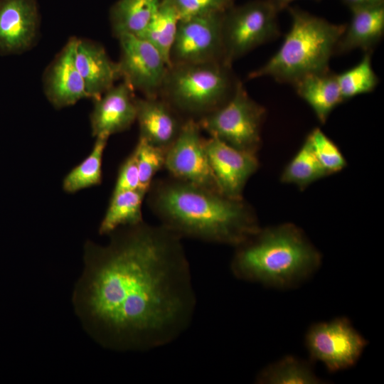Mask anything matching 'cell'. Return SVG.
<instances>
[{
	"instance_id": "cell-1",
	"label": "cell",
	"mask_w": 384,
	"mask_h": 384,
	"mask_svg": "<svg viewBox=\"0 0 384 384\" xmlns=\"http://www.w3.org/2000/svg\"><path fill=\"white\" fill-rule=\"evenodd\" d=\"M88 241L73 296L93 336L115 350L145 351L178 338L196 306L189 263L178 235L144 221Z\"/></svg>"
},
{
	"instance_id": "cell-2",
	"label": "cell",
	"mask_w": 384,
	"mask_h": 384,
	"mask_svg": "<svg viewBox=\"0 0 384 384\" xmlns=\"http://www.w3.org/2000/svg\"><path fill=\"white\" fill-rule=\"evenodd\" d=\"M146 198L160 224L181 238L236 247L261 228L244 198H230L171 176L154 179Z\"/></svg>"
},
{
	"instance_id": "cell-3",
	"label": "cell",
	"mask_w": 384,
	"mask_h": 384,
	"mask_svg": "<svg viewBox=\"0 0 384 384\" xmlns=\"http://www.w3.org/2000/svg\"><path fill=\"white\" fill-rule=\"evenodd\" d=\"M235 247L230 269L238 279L277 289L301 284L321 262L319 251L290 223L260 228Z\"/></svg>"
},
{
	"instance_id": "cell-4",
	"label": "cell",
	"mask_w": 384,
	"mask_h": 384,
	"mask_svg": "<svg viewBox=\"0 0 384 384\" xmlns=\"http://www.w3.org/2000/svg\"><path fill=\"white\" fill-rule=\"evenodd\" d=\"M291 27L278 50L248 80L270 77L292 85L311 73L329 70V61L346 24H336L297 6H288Z\"/></svg>"
},
{
	"instance_id": "cell-5",
	"label": "cell",
	"mask_w": 384,
	"mask_h": 384,
	"mask_svg": "<svg viewBox=\"0 0 384 384\" xmlns=\"http://www.w3.org/2000/svg\"><path fill=\"white\" fill-rule=\"evenodd\" d=\"M238 80L224 62L171 65L159 97L185 119L198 120L224 105Z\"/></svg>"
},
{
	"instance_id": "cell-6",
	"label": "cell",
	"mask_w": 384,
	"mask_h": 384,
	"mask_svg": "<svg viewBox=\"0 0 384 384\" xmlns=\"http://www.w3.org/2000/svg\"><path fill=\"white\" fill-rule=\"evenodd\" d=\"M266 114L265 108L249 95L238 80L230 98L197 122L209 137L238 150L257 154Z\"/></svg>"
},
{
	"instance_id": "cell-7",
	"label": "cell",
	"mask_w": 384,
	"mask_h": 384,
	"mask_svg": "<svg viewBox=\"0 0 384 384\" xmlns=\"http://www.w3.org/2000/svg\"><path fill=\"white\" fill-rule=\"evenodd\" d=\"M273 0H251L224 13L222 26L223 61L233 62L281 35Z\"/></svg>"
},
{
	"instance_id": "cell-8",
	"label": "cell",
	"mask_w": 384,
	"mask_h": 384,
	"mask_svg": "<svg viewBox=\"0 0 384 384\" xmlns=\"http://www.w3.org/2000/svg\"><path fill=\"white\" fill-rule=\"evenodd\" d=\"M368 341L343 316L312 324L305 336V345L312 361L324 363L330 372L353 367Z\"/></svg>"
},
{
	"instance_id": "cell-9",
	"label": "cell",
	"mask_w": 384,
	"mask_h": 384,
	"mask_svg": "<svg viewBox=\"0 0 384 384\" xmlns=\"http://www.w3.org/2000/svg\"><path fill=\"white\" fill-rule=\"evenodd\" d=\"M201 132L197 120L186 119L178 136L167 149L164 169L174 178L220 193Z\"/></svg>"
},
{
	"instance_id": "cell-10",
	"label": "cell",
	"mask_w": 384,
	"mask_h": 384,
	"mask_svg": "<svg viewBox=\"0 0 384 384\" xmlns=\"http://www.w3.org/2000/svg\"><path fill=\"white\" fill-rule=\"evenodd\" d=\"M224 13L181 19L170 53V65L224 62Z\"/></svg>"
},
{
	"instance_id": "cell-11",
	"label": "cell",
	"mask_w": 384,
	"mask_h": 384,
	"mask_svg": "<svg viewBox=\"0 0 384 384\" xmlns=\"http://www.w3.org/2000/svg\"><path fill=\"white\" fill-rule=\"evenodd\" d=\"M117 39L120 78L144 97H159L169 68L163 56L140 37L124 34Z\"/></svg>"
},
{
	"instance_id": "cell-12",
	"label": "cell",
	"mask_w": 384,
	"mask_h": 384,
	"mask_svg": "<svg viewBox=\"0 0 384 384\" xmlns=\"http://www.w3.org/2000/svg\"><path fill=\"white\" fill-rule=\"evenodd\" d=\"M40 26L37 0H0V55L21 54L33 48Z\"/></svg>"
},
{
	"instance_id": "cell-13",
	"label": "cell",
	"mask_w": 384,
	"mask_h": 384,
	"mask_svg": "<svg viewBox=\"0 0 384 384\" xmlns=\"http://www.w3.org/2000/svg\"><path fill=\"white\" fill-rule=\"evenodd\" d=\"M205 148L220 193L233 199H243L247 182L257 171V154L233 148L219 139L205 138Z\"/></svg>"
},
{
	"instance_id": "cell-14",
	"label": "cell",
	"mask_w": 384,
	"mask_h": 384,
	"mask_svg": "<svg viewBox=\"0 0 384 384\" xmlns=\"http://www.w3.org/2000/svg\"><path fill=\"white\" fill-rule=\"evenodd\" d=\"M77 37H70L43 74V90L56 109L89 98L75 60Z\"/></svg>"
},
{
	"instance_id": "cell-15",
	"label": "cell",
	"mask_w": 384,
	"mask_h": 384,
	"mask_svg": "<svg viewBox=\"0 0 384 384\" xmlns=\"http://www.w3.org/2000/svg\"><path fill=\"white\" fill-rule=\"evenodd\" d=\"M134 92L122 80L93 100V108L90 115L93 137H110L131 127L137 117V96Z\"/></svg>"
},
{
	"instance_id": "cell-16",
	"label": "cell",
	"mask_w": 384,
	"mask_h": 384,
	"mask_svg": "<svg viewBox=\"0 0 384 384\" xmlns=\"http://www.w3.org/2000/svg\"><path fill=\"white\" fill-rule=\"evenodd\" d=\"M136 106L139 137L167 150L186 119L160 97H137Z\"/></svg>"
},
{
	"instance_id": "cell-17",
	"label": "cell",
	"mask_w": 384,
	"mask_h": 384,
	"mask_svg": "<svg viewBox=\"0 0 384 384\" xmlns=\"http://www.w3.org/2000/svg\"><path fill=\"white\" fill-rule=\"evenodd\" d=\"M75 64L90 99L95 100L120 79L117 63L109 57L105 48L87 38H77Z\"/></svg>"
},
{
	"instance_id": "cell-18",
	"label": "cell",
	"mask_w": 384,
	"mask_h": 384,
	"mask_svg": "<svg viewBox=\"0 0 384 384\" xmlns=\"http://www.w3.org/2000/svg\"><path fill=\"white\" fill-rule=\"evenodd\" d=\"M350 10V21L336 43L334 55L355 49L372 53L384 33V4Z\"/></svg>"
},
{
	"instance_id": "cell-19",
	"label": "cell",
	"mask_w": 384,
	"mask_h": 384,
	"mask_svg": "<svg viewBox=\"0 0 384 384\" xmlns=\"http://www.w3.org/2000/svg\"><path fill=\"white\" fill-rule=\"evenodd\" d=\"M297 94L311 108L321 124L343 101L336 79L330 69L306 75L292 84Z\"/></svg>"
},
{
	"instance_id": "cell-20",
	"label": "cell",
	"mask_w": 384,
	"mask_h": 384,
	"mask_svg": "<svg viewBox=\"0 0 384 384\" xmlns=\"http://www.w3.org/2000/svg\"><path fill=\"white\" fill-rule=\"evenodd\" d=\"M162 0H117L111 6L109 18L117 38L124 34L139 36L158 11Z\"/></svg>"
},
{
	"instance_id": "cell-21",
	"label": "cell",
	"mask_w": 384,
	"mask_h": 384,
	"mask_svg": "<svg viewBox=\"0 0 384 384\" xmlns=\"http://www.w3.org/2000/svg\"><path fill=\"white\" fill-rule=\"evenodd\" d=\"M147 192L138 189L112 193L109 206L99 228L100 235L144 221L142 204Z\"/></svg>"
},
{
	"instance_id": "cell-22",
	"label": "cell",
	"mask_w": 384,
	"mask_h": 384,
	"mask_svg": "<svg viewBox=\"0 0 384 384\" xmlns=\"http://www.w3.org/2000/svg\"><path fill=\"white\" fill-rule=\"evenodd\" d=\"M181 18L174 6L165 0L146 28L138 37L150 43L163 56L169 66L170 53Z\"/></svg>"
},
{
	"instance_id": "cell-23",
	"label": "cell",
	"mask_w": 384,
	"mask_h": 384,
	"mask_svg": "<svg viewBox=\"0 0 384 384\" xmlns=\"http://www.w3.org/2000/svg\"><path fill=\"white\" fill-rule=\"evenodd\" d=\"M260 384H319L324 380L314 373L311 365L292 356H287L268 365L257 375Z\"/></svg>"
},
{
	"instance_id": "cell-24",
	"label": "cell",
	"mask_w": 384,
	"mask_h": 384,
	"mask_svg": "<svg viewBox=\"0 0 384 384\" xmlns=\"http://www.w3.org/2000/svg\"><path fill=\"white\" fill-rule=\"evenodd\" d=\"M108 139L105 136L95 137L90 154L65 176L63 181L65 192L74 193L101 183L102 157Z\"/></svg>"
},
{
	"instance_id": "cell-25",
	"label": "cell",
	"mask_w": 384,
	"mask_h": 384,
	"mask_svg": "<svg viewBox=\"0 0 384 384\" xmlns=\"http://www.w3.org/2000/svg\"><path fill=\"white\" fill-rule=\"evenodd\" d=\"M328 174L316 159L307 138L283 169L280 181L303 190Z\"/></svg>"
},
{
	"instance_id": "cell-26",
	"label": "cell",
	"mask_w": 384,
	"mask_h": 384,
	"mask_svg": "<svg viewBox=\"0 0 384 384\" xmlns=\"http://www.w3.org/2000/svg\"><path fill=\"white\" fill-rule=\"evenodd\" d=\"M372 53H364L361 60L352 68L336 73V79L343 101L373 92L379 78L372 66Z\"/></svg>"
},
{
	"instance_id": "cell-27",
	"label": "cell",
	"mask_w": 384,
	"mask_h": 384,
	"mask_svg": "<svg viewBox=\"0 0 384 384\" xmlns=\"http://www.w3.org/2000/svg\"><path fill=\"white\" fill-rule=\"evenodd\" d=\"M167 150L139 137L133 150L139 171L140 188L148 191L154 176L164 168Z\"/></svg>"
},
{
	"instance_id": "cell-28",
	"label": "cell",
	"mask_w": 384,
	"mask_h": 384,
	"mask_svg": "<svg viewBox=\"0 0 384 384\" xmlns=\"http://www.w3.org/2000/svg\"><path fill=\"white\" fill-rule=\"evenodd\" d=\"M311 147L321 166L328 176L342 171L347 161L337 145L319 128H315L307 135Z\"/></svg>"
},
{
	"instance_id": "cell-29",
	"label": "cell",
	"mask_w": 384,
	"mask_h": 384,
	"mask_svg": "<svg viewBox=\"0 0 384 384\" xmlns=\"http://www.w3.org/2000/svg\"><path fill=\"white\" fill-rule=\"evenodd\" d=\"M178 12L180 18L224 13L235 5V0H165Z\"/></svg>"
},
{
	"instance_id": "cell-30",
	"label": "cell",
	"mask_w": 384,
	"mask_h": 384,
	"mask_svg": "<svg viewBox=\"0 0 384 384\" xmlns=\"http://www.w3.org/2000/svg\"><path fill=\"white\" fill-rule=\"evenodd\" d=\"M138 189L142 190L140 188L137 164L132 151L119 169L112 193Z\"/></svg>"
},
{
	"instance_id": "cell-31",
	"label": "cell",
	"mask_w": 384,
	"mask_h": 384,
	"mask_svg": "<svg viewBox=\"0 0 384 384\" xmlns=\"http://www.w3.org/2000/svg\"><path fill=\"white\" fill-rule=\"evenodd\" d=\"M350 9L384 4V0H341Z\"/></svg>"
},
{
	"instance_id": "cell-32",
	"label": "cell",
	"mask_w": 384,
	"mask_h": 384,
	"mask_svg": "<svg viewBox=\"0 0 384 384\" xmlns=\"http://www.w3.org/2000/svg\"><path fill=\"white\" fill-rule=\"evenodd\" d=\"M279 12L289 6L290 3L295 0H273ZM319 1L321 0H314Z\"/></svg>"
}]
</instances>
